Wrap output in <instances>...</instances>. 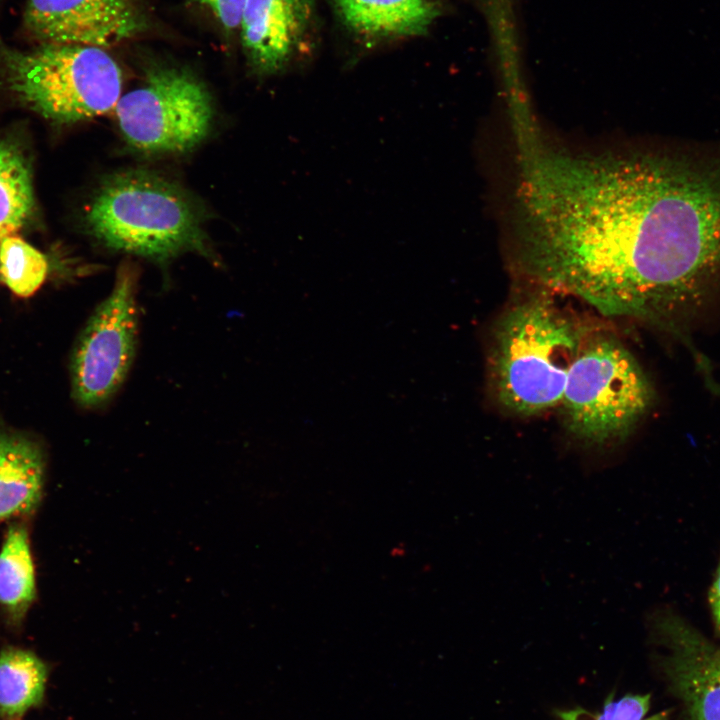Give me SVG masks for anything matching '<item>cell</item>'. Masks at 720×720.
Instances as JSON below:
<instances>
[{
	"instance_id": "19",
	"label": "cell",
	"mask_w": 720,
	"mask_h": 720,
	"mask_svg": "<svg viewBox=\"0 0 720 720\" xmlns=\"http://www.w3.org/2000/svg\"><path fill=\"white\" fill-rule=\"evenodd\" d=\"M709 604L715 627L720 633V560L709 591Z\"/></svg>"
},
{
	"instance_id": "14",
	"label": "cell",
	"mask_w": 720,
	"mask_h": 720,
	"mask_svg": "<svg viewBox=\"0 0 720 720\" xmlns=\"http://www.w3.org/2000/svg\"><path fill=\"white\" fill-rule=\"evenodd\" d=\"M36 595L34 564L26 526L13 521L0 549V607L10 624L22 623Z\"/></svg>"
},
{
	"instance_id": "10",
	"label": "cell",
	"mask_w": 720,
	"mask_h": 720,
	"mask_svg": "<svg viewBox=\"0 0 720 720\" xmlns=\"http://www.w3.org/2000/svg\"><path fill=\"white\" fill-rule=\"evenodd\" d=\"M314 0H246L241 39L249 64L258 74L280 72L293 59L306 34Z\"/></svg>"
},
{
	"instance_id": "18",
	"label": "cell",
	"mask_w": 720,
	"mask_h": 720,
	"mask_svg": "<svg viewBox=\"0 0 720 720\" xmlns=\"http://www.w3.org/2000/svg\"><path fill=\"white\" fill-rule=\"evenodd\" d=\"M207 8L227 30L239 27L246 0H195Z\"/></svg>"
},
{
	"instance_id": "11",
	"label": "cell",
	"mask_w": 720,
	"mask_h": 720,
	"mask_svg": "<svg viewBox=\"0 0 720 720\" xmlns=\"http://www.w3.org/2000/svg\"><path fill=\"white\" fill-rule=\"evenodd\" d=\"M45 455L29 436L0 428V522L31 514L44 490Z\"/></svg>"
},
{
	"instance_id": "7",
	"label": "cell",
	"mask_w": 720,
	"mask_h": 720,
	"mask_svg": "<svg viewBox=\"0 0 720 720\" xmlns=\"http://www.w3.org/2000/svg\"><path fill=\"white\" fill-rule=\"evenodd\" d=\"M137 271L122 264L110 294L97 306L78 337L71 357L73 399L101 408L118 392L133 363L138 330Z\"/></svg>"
},
{
	"instance_id": "17",
	"label": "cell",
	"mask_w": 720,
	"mask_h": 720,
	"mask_svg": "<svg viewBox=\"0 0 720 720\" xmlns=\"http://www.w3.org/2000/svg\"><path fill=\"white\" fill-rule=\"evenodd\" d=\"M650 707L649 694H628L617 700L609 695L601 711L591 712L576 707L557 712L560 720H668L665 712L646 717Z\"/></svg>"
},
{
	"instance_id": "20",
	"label": "cell",
	"mask_w": 720,
	"mask_h": 720,
	"mask_svg": "<svg viewBox=\"0 0 720 720\" xmlns=\"http://www.w3.org/2000/svg\"><path fill=\"white\" fill-rule=\"evenodd\" d=\"M20 720H23V719H20Z\"/></svg>"
},
{
	"instance_id": "1",
	"label": "cell",
	"mask_w": 720,
	"mask_h": 720,
	"mask_svg": "<svg viewBox=\"0 0 720 720\" xmlns=\"http://www.w3.org/2000/svg\"><path fill=\"white\" fill-rule=\"evenodd\" d=\"M517 259L605 316L671 330L720 287V158L519 147Z\"/></svg>"
},
{
	"instance_id": "6",
	"label": "cell",
	"mask_w": 720,
	"mask_h": 720,
	"mask_svg": "<svg viewBox=\"0 0 720 720\" xmlns=\"http://www.w3.org/2000/svg\"><path fill=\"white\" fill-rule=\"evenodd\" d=\"M114 112L127 144L150 154L193 149L207 137L214 115L206 86L175 67L148 71L141 86L121 96Z\"/></svg>"
},
{
	"instance_id": "12",
	"label": "cell",
	"mask_w": 720,
	"mask_h": 720,
	"mask_svg": "<svg viewBox=\"0 0 720 720\" xmlns=\"http://www.w3.org/2000/svg\"><path fill=\"white\" fill-rule=\"evenodd\" d=\"M335 6L351 31L369 38L422 35L439 15L435 0H335Z\"/></svg>"
},
{
	"instance_id": "3",
	"label": "cell",
	"mask_w": 720,
	"mask_h": 720,
	"mask_svg": "<svg viewBox=\"0 0 720 720\" xmlns=\"http://www.w3.org/2000/svg\"><path fill=\"white\" fill-rule=\"evenodd\" d=\"M583 343L580 327L550 299L512 306L496 324L490 358L500 405L521 416L560 405Z\"/></svg>"
},
{
	"instance_id": "15",
	"label": "cell",
	"mask_w": 720,
	"mask_h": 720,
	"mask_svg": "<svg viewBox=\"0 0 720 720\" xmlns=\"http://www.w3.org/2000/svg\"><path fill=\"white\" fill-rule=\"evenodd\" d=\"M33 209L29 163L16 144L0 141V240L22 228Z\"/></svg>"
},
{
	"instance_id": "16",
	"label": "cell",
	"mask_w": 720,
	"mask_h": 720,
	"mask_svg": "<svg viewBox=\"0 0 720 720\" xmlns=\"http://www.w3.org/2000/svg\"><path fill=\"white\" fill-rule=\"evenodd\" d=\"M48 261L36 248L18 236L0 240V280L18 297H29L42 286Z\"/></svg>"
},
{
	"instance_id": "5",
	"label": "cell",
	"mask_w": 720,
	"mask_h": 720,
	"mask_svg": "<svg viewBox=\"0 0 720 720\" xmlns=\"http://www.w3.org/2000/svg\"><path fill=\"white\" fill-rule=\"evenodd\" d=\"M653 398L652 385L631 352L613 337L597 336L584 341L560 405L575 439L606 447L632 433Z\"/></svg>"
},
{
	"instance_id": "2",
	"label": "cell",
	"mask_w": 720,
	"mask_h": 720,
	"mask_svg": "<svg viewBox=\"0 0 720 720\" xmlns=\"http://www.w3.org/2000/svg\"><path fill=\"white\" fill-rule=\"evenodd\" d=\"M84 219L90 235L114 251L161 262L184 252L216 257L198 205L181 187L150 171L131 169L105 178Z\"/></svg>"
},
{
	"instance_id": "4",
	"label": "cell",
	"mask_w": 720,
	"mask_h": 720,
	"mask_svg": "<svg viewBox=\"0 0 720 720\" xmlns=\"http://www.w3.org/2000/svg\"><path fill=\"white\" fill-rule=\"evenodd\" d=\"M0 74L21 103L57 123L114 111L123 85L120 67L104 48L43 43L22 51L1 35Z\"/></svg>"
},
{
	"instance_id": "8",
	"label": "cell",
	"mask_w": 720,
	"mask_h": 720,
	"mask_svg": "<svg viewBox=\"0 0 720 720\" xmlns=\"http://www.w3.org/2000/svg\"><path fill=\"white\" fill-rule=\"evenodd\" d=\"M650 616L652 632L666 649V675L688 720H720V646L670 609Z\"/></svg>"
},
{
	"instance_id": "9",
	"label": "cell",
	"mask_w": 720,
	"mask_h": 720,
	"mask_svg": "<svg viewBox=\"0 0 720 720\" xmlns=\"http://www.w3.org/2000/svg\"><path fill=\"white\" fill-rule=\"evenodd\" d=\"M27 30L43 43L107 48L143 30L134 0H27Z\"/></svg>"
},
{
	"instance_id": "13",
	"label": "cell",
	"mask_w": 720,
	"mask_h": 720,
	"mask_svg": "<svg viewBox=\"0 0 720 720\" xmlns=\"http://www.w3.org/2000/svg\"><path fill=\"white\" fill-rule=\"evenodd\" d=\"M50 667L29 649H0V720H20L41 708L47 695Z\"/></svg>"
}]
</instances>
